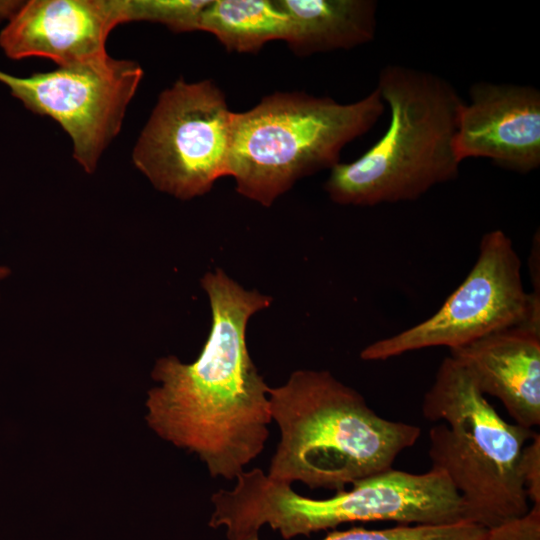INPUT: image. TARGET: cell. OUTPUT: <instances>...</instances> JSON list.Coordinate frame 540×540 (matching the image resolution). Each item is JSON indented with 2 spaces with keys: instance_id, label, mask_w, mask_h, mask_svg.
I'll return each instance as SVG.
<instances>
[{
  "instance_id": "12",
  "label": "cell",
  "mask_w": 540,
  "mask_h": 540,
  "mask_svg": "<svg viewBox=\"0 0 540 540\" xmlns=\"http://www.w3.org/2000/svg\"><path fill=\"white\" fill-rule=\"evenodd\" d=\"M450 356L470 372L485 396L500 400L516 424L540 425V328L503 329L450 349Z\"/></svg>"
},
{
  "instance_id": "13",
  "label": "cell",
  "mask_w": 540,
  "mask_h": 540,
  "mask_svg": "<svg viewBox=\"0 0 540 540\" xmlns=\"http://www.w3.org/2000/svg\"><path fill=\"white\" fill-rule=\"evenodd\" d=\"M290 18L287 41L300 56L351 49L371 42L377 30L374 0H275Z\"/></svg>"
},
{
  "instance_id": "11",
  "label": "cell",
  "mask_w": 540,
  "mask_h": 540,
  "mask_svg": "<svg viewBox=\"0 0 540 540\" xmlns=\"http://www.w3.org/2000/svg\"><path fill=\"white\" fill-rule=\"evenodd\" d=\"M125 22L126 0H31L0 32V47L14 60L43 57L67 66L106 56L110 32Z\"/></svg>"
},
{
  "instance_id": "20",
  "label": "cell",
  "mask_w": 540,
  "mask_h": 540,
  "mask_svg": "<svg viewBox=\"0 0 540 540\" xmlns=\"http://www.w3.org/2000/svg\"><path fill=\"white\" fill-rule=\"evenodd\" d=\"M9 273L8 269L0 266V279L4 278Z\"/></svg>"
},
{
  "instance_id": "19",
  "label": "cell",
  "mask_w": 540,
  "mask_h": 540,
  "mask_svg": "<svg viewBox=\"0 0 540 540\" xmlns=\"http://www.w3.org/2000/svg\"><path fill=\"white\" fill-rule=\"evenodd\" d=\"M21 6L22 2L19 1H0V19L10 20Z\"/></svg>"
},
{
  "instance_id": "8",
  "label": "cell",
  "mask_w": 540,
  "mask_h": 540,
  "mask_svg": "<svg viewBox=\"0 0 540 540\" xmlns=\"http://www.w3.org/2000/svg\"><path fill=\"white\" fill-rule=\"evenodd\" d=\"M521 325L540 328V299L525 291L520 258L511 239L497 229L482 236L474 266L436 313L371 343L360 357L379 361L429 347L454 349Z\"/></svg>"
},
{
  "instance_id": "18",
  "label": "cell",
  "mask_w": 540,
  "mask_h": 540,
  "mask_svg": "<svg viewBox=\"0 0 540 540\" xmlns=\"http://www.w3.org/2000/svg\"><path fill=\"white\" fill-rule=\"evenodd\" d=\"M484 540H540V507L531 506L523 517L490 529Z\"/></svg>"
},
{
  "instance_id": "2",
  "label": "cell",
  "mask_w": 540,
  "mask_h": 540,
  "mask_svg": "<svg viewBox=\"0 0 540 540\" xmlns=\"http://www.w3.org/2000/svg\"><path fill=\"white\" fill-rule=\"evenodd\" d=\"M268 395L281 438L267 475L288 485L343 491L392 468L421 433L381 417L328 371L297 370Z\"/></svg>"
},
{
  "instance_id": "17",
  "label": "cell",
  "mask_w": 540,
  "mask_h": 540,
  "mask_svg": "<svg viewBox=\"0 0 540 540\" xmlns=\"http://www.w3.org/2000/svg\"><path fill=\"white\" fill-rule=\"evenodd\" d=\"M520 475L532 506L540 507V435L535 433L523 449Z\"/></svg>"
},
{
  "instance_id": "5",
  "label": "cell",
  "mask_w": 540,
  "mask_h": 540,
  "mask_svg": "<svg viewBox=\"0 0 540 540\" xmlns=\"http://www.w3.org/2000/svg\"><path fill=\"white\" fill-rule=\"evenodd\" d=\"M431 468L458 492L464 520L488 530L523 517L530 509L520 475L532 429L505 421L470 372L448 356L424 395Z\"/></svg>"
},
{
  "instance_id": "14",
  "label": "cell",
  "mask_w": 540,
  "mask_h": 540,
  "mask_svg": "<svg viewBox=\"0 0 540 540\" xmlns=\"http://www.w3.org/2000/svg\"><path fill=\"white\" fill-rule=\"evenodd\" d=\"M200 30L216 36L228 51L256 53L269 41L287 42L291 22L275 1L212 0L202 13Z\"/></svg>"
},
{
  "instance_id": "15",
  "label": "cell",
  "mask_w": 540,
  "mask_h": 540,
  "mask_svg": "<svg viewBox=\"0 0 540 540\" xmlns=\"http://www.w3.org/2000/svg\"><path fill=\"white\" fill-rule=\"evenodd\" d=\"M488 531L463 520L451 524H400L381 530L352 528L334 531L323 540H484Z\"/></svg>"
},
{
  "instance_id": "16",
  "label": "cell",
  "mask_w": 540,
  "mask_h": 540,
  "mask_svg": "<svg viewBox=\"0 0 540 540\" xmlns=\"http://www.w3.org/2000/svg\"><path fill=\"white\" fill-rule=\"evenodd\" d=\"M211 1L126 0L128 22H157L175 32L200 30L202 13Z\"/></svg>"
},
{
  "instance_id": "10",
  "label": "cell",
  "mask_w": 540,
  "mask_h": 540,
  "mask_svg": "<svg viewBox=\"0 0 540 540\" xmlns=\"http://www.w3.org/2000/svg\"><path fill=\"white\" fill-rule=\"evenodd\" d=\"M458 116L454 151L461 163L485 158L527 174L540 166V91L531 85L473 83Z\"/></svg>"
},
{
  "instance_id": "9",
  "label": "cell",
  "mask_w": 540,
  "mask_h": 540,
  "mask_svg": "<svg viewBox=\"0 0 540 540\" xmlns=\"http://www.w3.org/2000/svg\"><path fill=\"white\" fill-rule=\"evenodd\" d=\"M143 77L132 60L104 57L18 77L0 71V82L30 111L61 125L73 144V157L93 173L119 133L127 107Z\"/></svg>"
},
{
  "instance_id": "3",
  "label": "cell",
  "mask_w": 540,
  "mask_h": 540,
  "mask_svg": "<svg viewBox=\"0 0 540 540\" xmlns=\"http://www.w3.org/2000/svg\"><path fill=\"white\" fill-rule=\"evenodd\" d=\"M376 89L389 123L359 158L330 169L324 189L340 205L414 201L459 175L454 138L464 100L456 88L432 72L393 64L381 69Z\"/></svg>"
},
{
  "instance_id": "7",
  "label": "cell",
  "mask_w": 540,
  "mask_h": 540,
  "mask_svg": "<svg viewBox=\"0 0 540 540\" xmlns=\"http://www.w3.org/2000/svg\"><path fill=\"white\" fill-rule=\"evenodd\" d=\"M232 116L212 81L180 78L160 94L133 163L162 192L182 200L202 196L228 176Z\"/></svg>"
},
{
  "instance_id": "1",
  "label": "cell",
  "mask_w": 540,
  "mask_h": 540,
  "mask_svg": "<svg viewBox=\"0 0 540 540\" xmlns=\"http://www.w3.org/2000/svg\"><path fill=\"white\" fill-rule=\"evenodd\" d=\"M201 285L212 322L198 358L157 360L148 391V425L164 440L195 453L214 478L245 470L264 449L272 421L269 388L248 351L250 318L268 308L270 296L246 290L227 274L208 272Z\"/></svg>"
},
{
  "instance_id": "4",
  "label": "cell",
  "mask_w": 540,
  "mask_h": 540,
  "mask_svg": "<svg viewBox=\"0 0 540 540\" xmlns=\"http://www.w3.org/2000/svg\"><path fill=\"white\" fill-rule=\"evenodd\" d=\"M211 500L209 525L224 527L228 540H259L264 525L290 539L356 521L434 525L464 520L458 492L443 472L432 468L422 474L390 468L326 499L300 495L291 485L253 468Z\"/></svg>"
},
{
  "instance_id": "6",
  "label": "cell",
  "mask_w": 540,
  "mask_h": 540,
  "mask_svg": "<svg viewBox=\"0 0 540 540\" xmlns=\"http://www.w3.org/2000/svg\"><path fill=\"white\" fill-rule=\"evenodd\" d=\"M385 104L375 88L341 104L304 92H276L234 113L228 176L242 196L271 206L299 179L339 163L343 148L378 122Z\"/></svg>"
}]
</instances>
